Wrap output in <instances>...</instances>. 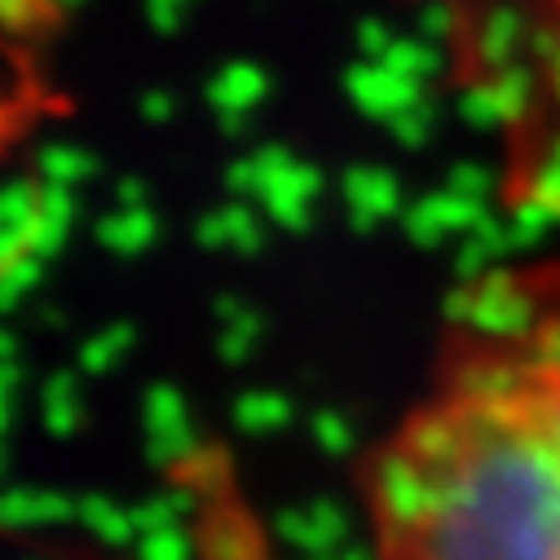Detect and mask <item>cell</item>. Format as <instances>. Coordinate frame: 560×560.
Segmentation results:
<instances>
[{
  "label": "cell",
  "mask_w": 560,
  "mask_h": 560,
  "mask_svg": "<svg viewBox=\"0 0 560 560\" xmlns=\"http://www.w3.org/2000/svg\"><path fill=\"white\" fill-rule=\"evenodd\" d=\"M371 560H560V273L472 301L362 472Z\"/></svg>",
  "instance_id": "obj_1"
}]
</instances>
